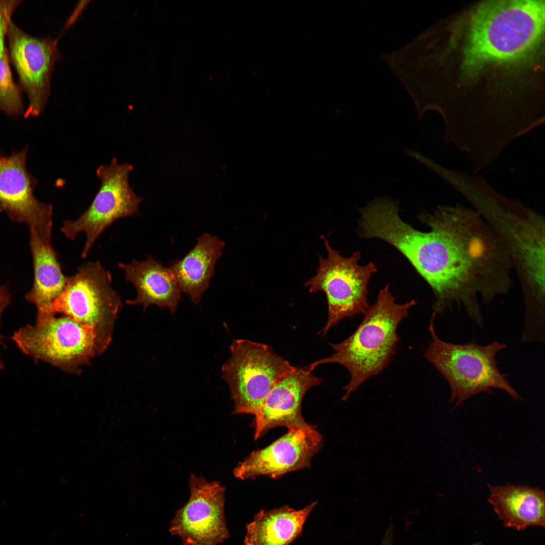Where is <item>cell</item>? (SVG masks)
<instances>
[{"label":"cell","mask_w":545,"mask_h":545,"mask_svg":"<svg viewBox=\"0 0 545 545\" xmlns=\"http://www.w3.org/2000/svg\"><path fill=\"white\" fill-rule=\"evenodd\" d=\"M421 223L435 230L437 259L433 281V310L443 313L457 304L480 327L483 317L478 298L489 305L507 294L512 266L495 234L475 210L460 205H440L419 214Z\"/></svg>","instance_id":"1"},{"label":"cell","mask_w":545,"mask_h":545,"mask_svg":"<svg viewBox=\"0 0 545 545\" xmlns=\"http://www.w3.org/2000/svg\"><path fill=\"white\" fill-rule=\"evenodd\" d=\"M505 249L517 276L525 313L545 312V222L521 203L498 195L473 194L469 200Z\"/></svg>","instance_id":"2"},{"label":"cell","mask_w":545,"mask_h":545,"mask_svg":"<svg viewBox=\"0 0 545 545\" xmlns=\"http://www.w3.org/2000/svg\"><path fill=\"white\" fill-rule=\"evenodd\" d=\"M544 2L494 1L481 4L470 17L463 67L474 73L490 63L520 59L543 32Z\"/></svg>","instance_id":"3"},{"label":"cell","mask_w":545,"mask_h":545,"mask_svg":"<svg viewBox=\"0 0 545 545\" xmlns=\"http://www.w3.org/2000/svg\"><path fill=\"white\" fill-rule=\"evenodd\" d=\"M389 284L381 289L375 303L364 313L356 331L347 339L336 344L329 343L334 353L306 366L310 371L318 365L337 363L349 372L351 378L342 388L346 391L341 400L346 401L369 377L386 368L396 353L400 340L397 328L409 316V310L416 304L412 299L402 304L395 302Z\"/></svg>","instance_id":"4"},{"label":"cell","mask_w":545,"mask_h":545,"mask_svg":"<svg viewBox=\"0 0 545 545\" xmlns=\"http://www.w3.org/2000/svg\"><path fill=\"white\" fill-rule=\"evenodd\" d=\"M435 316L432 312L428 327L431 342L424 357L447 381L451 402H455V406L478 394L492 393L493 389L505 391L515 400H522L497 365V355L506 344L495 341L479 345L475 340L460 344L446 342L435 331Z\"/></svg>","instance_id":"5"},{"label":"cell","mask_w":545,"mask_h":545,"mask_svg":"<svg viewBox=\"0 0 545 545\" xmlns=\"http://www.w3.org/2000/svg\"><path fill=\"white\" fill-rule=\"evenodd\" d=\"M77 269L74 275L67 277L50 313L52 316L62 314L91 329L105 351L123 307L120 296L112 287L110 271L98 261H88Z\"/></svg>","instance_id":"6"},{"label":"cell","mask_w":545,"mask_h":545,"mask_svg":"<svg viewBox=\"0 0 545 545\" xmlns=\"http://www.w3.org/2000/svg\"><path fill=\"white\" fill-rule=\"evenodd\" d=\"M230 348L222 377L228 384L235 404L233 414L255 416L274 386L294 366L263 343L238 339Z\"/></svg>","instance_id":"7"},{"label":"cell","mask_w":545,"mask_h":545,"mask_svg":"<svg viewBox=\"0 0 545 545\" xmlns=\"http://www.w3.org/2000/svg\"><path fill=\"white\" fill-rule=\"evenodd\" d=\"M12 339L24 354L36 361L75 374L104 351L91 329L65 315L21 328Z\"/></svg>","instance_id":"8"},{"label":"cell","mask_w":545,"mask_h":545,"mask_svg":"<svg viewBox=\"0 0 545 545\" xmlns=\"http://www.w3.org/2000/svg\"><path fill=\"white\" fill-rule=\"evenodd\" d=\"M321 239L328 252L327 257L319 256L316 274L305 283V286L309 287L310 293L322 291L325 294L328 320L318 333L324 336L343 318L364 314L369 306V282L377 269L373 262L360 265L359 251L354 252L349 257H345L331 246L324 236Z\"/></svg>","instance_id":"9"},{"label":"cell","mask_w":545,"mask_h":545,"mask_svg":"<svg viewBox=\"0 0 545 545\" xmlns=\"http://www.w3.org/2000/svg\"><path fill=\"white\" fill-rule=\"evenodd\" d=\"M131 165L119 164L113 158L109 164L96 170L100 185L91 204L79 217L65 221L61 231L66 238L74 240L84 232L86 236L81 257L85 258L98 237L115 221L138 212L143 199L133 190L129 183Z\"/></svg>","instance_id":"10"},{"label":"cell","mask_w":545,"mask_h":545,"mask_svg":"<svg viewBox=\"0 0 545 545\" xmlns=\"http://www.w3.org/2000/svg\"><path fill=\"white\" fill-rule=\"evenodd\" d=\"M7 37L10 61L17 72L19 86L28 98L24 117L37 116L45 108L50 94L53 67L61 57L57 47L58 40L50 37L33 36L12 20Z\"/></svg>","instance_id":"11"},{"label":"cell","mask_w":545,"mask_h":545,"mask_svg":"<svg viewBox=\"0 0 545 545\" xmlns=\"http://www.w3.org/2000/svg\"><path fill=\"white\" fill-rule=\"evenodd\" d=\"M188 501L177 510L169 531L183 545H219L229 537L224 515L225 487L191 474Z\"/></svg>","instance_id":"12"},{"label":"cell","mask_w":545,"mask_h":545,"mask_svg":"<svg viewBox=\"0 0 545 545\" xmlns=\"http://www.w3.org/2000/svg\"><path fill=\"white\" fill-rule=\"evenodd\" d=\"M28 146L8 155L0 153V211L26 224L40 239L51 245L53 207L35 197L38 181L26 168Z\"/></svg>","instance_id":"13"},{"label":"cell","mask_w":545,"mask_h":545,"mask_svg":"<svg viewBox=\"0 0 545 545\" xmlns=\"http://www.w3.org/2000/svg\"><path fill=\"white\" fill-rule=\"evenodd\" d=\"M265 448L252 452L234 469L241 479L266 476L277 478L286 473L307 468L322 447V437L316 428L293 427Z\"/></svg>","instance_id":"14"},{"label":"cell","mask_w":545,"mask_h":545,"mask_svg":"<svg viewBox=\"0 0 545 545\" xmlns=\"http://www.w3.org/2000/svg\"><path fill=\"white\" fill-rule=\"evenodd\" d=\"M323 378L314 375L306 367H294L282 377L267 395L254 421L255 440L277 427H305L301 404L305 393L319 385Z\"/></svg>","instance_id":"15"},{"label":"cell","mask_w":545,"mask_h":545,"mask_svg":"<svg viewBox=\"0 0 545 545\" xmlns=\"http://www.w3.org/2000/svg\"><path fill=\"white\" fill-rule=\"evenodd\" d=\"M118 266L125 272V280L131 283L137 291L136 297L128 300L130 305H141L145 310L154 305L168 308L174 314L181 300V291L169 267H165L151 255L146 260L133 259L129 264Z\"/></svg>","instance_id":"16"},{"label":"cell","mask_w":545,"mask_h":545,"mask_svg":"<svg viewBox=\"0 0 545 545\" xmlns=\"http://www.w3.org/2000/svg\"><path fill=\"white\" fill-rule=\"evenodd\" d=\"M488 502L503 525L517 530L545 526L544 491L526 485L487 484Z\"/></svg>","instance_id":"17"},{"label":"cell","mask_w":545,"mask_h":545,"mask_svg":"<svg viewBox=\"0 0 545 545\" xmlns=\"http://www.w3.org/2000/svg\"><path fill=\"white\" fill-rule=\"evenodd\" d=\"M225 245L217 236L204 233L183 258L173 261L169 266L181 292L188 295L194 304L199 303L203 293L209 287Z\"/></svg>","instance_id":"18"},{"label":"cell","mask_w":545,"mask_h":545,"mask_svg":"<svg viewBox=\"0 0 545 545\" xmlns=\"http://www.w3.org/2000/svg\"><path fill=\"white\" fill-rule=\"evenodd\" d=\"M30 246L33 258L34 282L26 300L37 308L36 321L52 316L50 310L65 287L67 277L63 273L57 253L52 246L42 241L30 230Z\"/></svg>","instance_id":"19"},{"label":"cell","mask_w":545,"mask_h":545,"mask_svg":"<svg viewBox=\"0 0 545 545\" xmlns=\"http://www.w3.org/2000/svg\"><path fill=\"white\" fill-rule=\"evenodd\" d=\"M317 503L298 510L288 505L260 510L246 525L244 545H290L301 535L304 523Z\"/></svg>","instance_id":"20"},{"label":"cell","mask_w":545,"mask_h":545,"mask_svg":"<svg viewBox=\"0 0 545 545\" xmlns=\"http://www.w3.org/2000/svg\"><path fill=\"white\" fill-rule=\"evenodd\" d=\"M0 110L10 116L24 113L21 89L13 79L6 48L0 54Z\"/></svg>","instance_id":"21"},{"label":"cell","mask_w":545,"mask_h":545,"mask_svg":"<svg viewBox=\"0 0 545 545\" xmlns=\"http://www.w3.org/2000/svg\"><path fill=\"white\" fill-rule=\"evenodd\" d=\"M21 0H0V54L7 48L5 40L12 16Z\"/></svg>","instance_id":"22"},{"label":"cell","mask_w":545,"mask_h":545,"mask_svg":"<svg viewBox=\"0 0 545 545\" xmlns=\"http://www.w3.org/2000/svg\"><path fill=\"white\" fill-rule=\"evenodd\" d=\"M11 294L8 289L4 286L0 285V326L2 314L5 308L9 304L11 301ZM3 340L4 337L2 336L0 332V346L4 345L3 342ZM4 368V364L0 357V369H3Z\"/></svg>","instance_id":"23"},{"label":"cell","mask_w":545,"mask_h":545,"mask_svg":"<svg viewBox=\"0 0 545 545\" xmlns=\"http://www.w3.org/2000/svg\"><path fill=\"white\" fill-rule=\"evenodd\" d=\"M394 533L393 526L390 524L385 530L381 545H393L394 540Z\"/></svg>","instance_id":"24"},{"label":"cell","mask_w":545,"mask_h":545,"mask_svg":"<svg viewBox=\"0 0 545 545\" xmlns=\"http://www.w3.org/2000/svg\"><path fill=\"white\" fill-rule=\"evenodd\" d=\"M471 545H483L480 542H477L472 543Z\"/></svg>","instance_id":"25"}]
</instances>
